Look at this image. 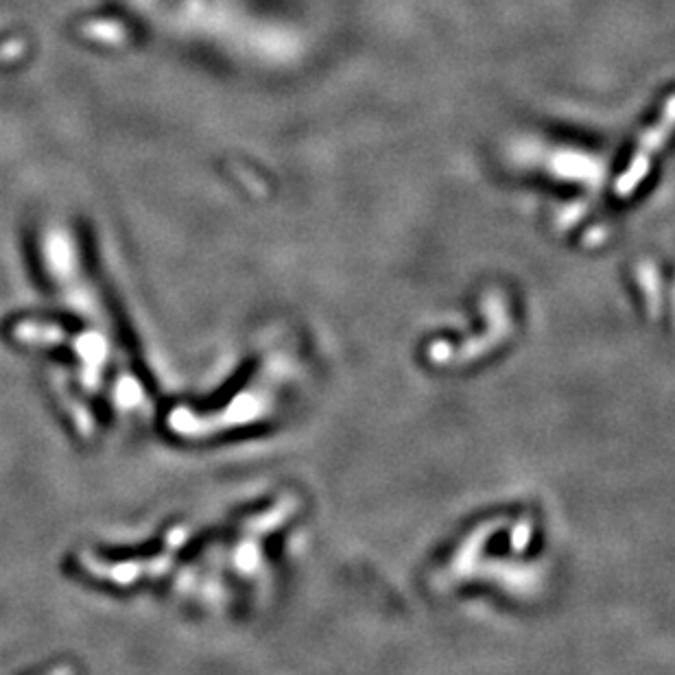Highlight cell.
<instances>
[{
    "label": "cell",
    "instance_id": "1",
    "mask_svg": "<svg viewBox=\"0 0 675 675\" xmlns=\"http://www.w3.org/2000/svg\"><path fill=\"white\" fill-rule=\"evenodd\" d=\"M38 278L53 306L11 317L7 333L42 367L70 429L103 442L145 424L151 385L99 274L73 250H44Z\"/></svg>",
    "mask_w": 675,
    "mask_h": 675
},
{
    "label": "cell",
    "instance_id": "2",
    "mask_svg": "<svg viewBox=\"0 0 675 675\" xmlns=\"http://www.w3.org/2000/svg\"><path fill=\"white\" fill-rule=\"evenodd\" d=\"M673 132H675V94H671L669 101L665 103V108H662V114L658 116V121L647 129L641 142H638L636 153L632 156L630 164H627V169L617 186V191L621 195L634 191V186L645 177L651 158L656 156L658 149L665 147V142L669 140Z\"/></svg>",
    "mask_w": 675,
    "mask_h": 675
}]
</instances>
